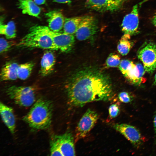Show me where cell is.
<instances>
[{
    "instance_id": "603a6c76",
    "label": "cell",
    "mask_w": 156,
    "mask_h": 156,
    "mask_svg": "<svg viewBox=\"0 0 156 156\" xmlns=\"http://www.w3.org/2000/svg\"><path fill=\"white\" fill-rule=\"evenodd\" d=\"M135 65V64L132 61L123 60L121 61L118 67L121 73L127 78Z\"/></svg>"
},
{
    "instance_id": "7c38bea8",
    "label": "cell",
    "mask_w": 156,
    "mask_h": 156,
    "mask_svg": "<svg viewBox=\"0 0 156 156\" xmlns=\"http://www.w3.org/2000/svg\"><path fill=\"white\" fill-rule=\"evenodd\" d=\"M53 138L57 141L63 156L75 155L74 140L71 133L55 135Z\"/></svg>"
},
{
    "instance_id": "d6986e66",
    "label": "cell",
    "mask_w": 156,
    "mask_h": 156,
    "mask_svg": "<svg viewBox=\"0 0 156 156\" xmlns=\"http://www.w3.org/2000/svg\"><path fill=\"white\" fill-rule=\"evenodd\" d=\"M84 16L65 18L64 24L63 32L73 35L77 30Z\"/></svg>"
},
{
    "instance_id": "9c48e42d",
    "label": "cell",
    "mask_w": 156,
    "mask_h": 156,
    "mask_svg": "<svg viewBox=\"0 0 156 156\" xmlns=\"http://www.w3.org/2000/svg\"><path fill=\"white\" fill-rule=\"evenodd\" d=\"M98 28L97 20L91 16H84L75 35L80 41L90 38L96 33Z\"/></svg>"
},
{
    "instance_id": "83f0119b",
    "label": "cell",
    "mask_w": 156,
    "mask_h": 156,
    "mask_svg": "<svg viewBox=\"0 0 156 156\" xmlns=\"http://www.w3.org/2000/svg\"><path fill=\"white\" fill-rule=\"evenodd\" d=\"M119 112V107L117 104H113L109 107V113L110 117L111 118H114L117 117Z\"/></svg>"
},
{
    "instance_id": "cb8c5ba5",
    "label": "cell",
    "mask_w": 156,
    "mask_h": 156,
    "mask_svg": "<svg viewBox=\"0 0 156 156\" xmlns=\"http://www.w3.org/2000/svg\"><path fill=\"white\" fill-rule=\"evenodd\" d=\"M120 62V58L118 55L111 53L107 58L106 64L108 67H116L119 66Z\"/></svg>"
},
{
    "instance_id": "44dd1931",
    "label": "cell",
    "mask_w": 156,
    "mask_h": 156,
    "mask_svg": "<svg viewBox=\"0 0 156 156\" xmlns=\"http://www.w3.org/2000/svg\"><path fill=\"white\" fill-rule=\"evenodd\" d=\"M0 33L8 39L13 38L16 36V26L13 21H10L6 24L0 23Z\"/></svg>"
},
{
    "instance_id": "d6a6232c",
    "label": "cell",
    "mask_w": 156,
    "mask_h": 156,
    "mask_svg": "<svg viewBox=\"0 0 156 156\" xmlns=\"http://www.w3.org/2000/svg\"><path fill=\"white\" fill-rule=\"evenodd\" d=\"M153 84L154 85H156V74H155L154 77V81Z\"/></svg>"
},
{
    "instance_id": "1f68e13d",
    "label": "cell",
    "mask_w": 156,
    "mask_h": 156,
    "mask_svg": "<svg viewBox=\"0 0 156 156\" xmlns=\"http://www.w3.org/2000/svg\"><path fill=\"white\" fill-rule=\"evenodd\" d=\"M151 22L153 24L155 27H156V13L153 16Z\"/></svg>"
},
{
    "instance_id": "4316f807",
    "label": "cell",
    "mask_w": 156,
    "mask_h": 156,
    "mask_svg": "<svg viewBox=\"0 0 156 156\" xmlns=\"http://www.w3.org/2000/svg\"><path fill=\"white\" fill-rule=\"evenodd\" d=\"M118 96L119 100L123 103H127L130 102L133 99V96L131 94L127 92H120Z\"/></svg>"
},
{
    "instance_id": "3957f363",
    "label": "cell",
    "mask_w": 156,
    "mask_h": 156,
    "mask_svg": "<svg viewBox=\"0 0 156 156\" xmlns=\"http://www.w3.org/2000/svg\"><path fill=\"white\" fill-rule=\"evenodd\" d=\"M17 45L22 48L57 50L50 37L37 25L30 28L28 33L21 40Z\"/></svg>"
},
{
    "instance_id": "ba28073f",
    "label": "cell",
    "mask_w": 156,
    "mask_h": 156,
    "mask_svg": "<svg viewBox=\"0 0 156 156\" xmlns=\"http://www.w3.org/2000/svg\"><path fill=\"white\" fill-rule=\"evenodd\" d=\"M99 118L97 113L88 109L80 120L76 128L75 141L85 137L93 128Z\"/></svg>"
},
{
    "instance_id": "8fae6325",
    "label": "cell",
    "mask_w": 156,
    "mask_h": 156,
    "mask_svg": "<svg viewBox=\"0 0 156 156\" xmlns=\"http://www.w3.org/2000/svg\"><path fill=\"white\" fill-rule=\"evenodd\" d=\"M125 0H86V6L100 12H113L122 7Z\"/></svg>"
},
{
    "instance_id": "9a60e30c",
    "label": "cell",
    "mask_w": 156,
    "mask_h": 156,
    "mask_svg": "<svg viewBox=\"0 0 156 156\" xmlns=\"http://www.w3.org/2000/svg\"><path fill=\"white\" fill-rule=\"evenodd\" d=\"M55 62L53 53L50 50H47L43 54L41 61V75L45 76L50 74L53 70Z\"/></svg>"
},
{
    "instance_id": "ffe728a7",
    "label": "cell",
    "mask_w": 156,
    "mask_h": 156,
    "mask_svg": "<svg viewBox=\"0 0 156 156\" xmlns=\"http://www.w3.org/2000/svg\"><path fill=\"white\" fill-rule=\"evenodd\" d=\"M131 35L124 34L122 36L117 45V50L122 55L128 54L133 46L130 40Z\"/></svg>"
},
{
    "instance_id": "d4e9b609",
    "label": "cell",
    "mask_w": 156,
    "mask_h": 156,
    "mask_svg": "<svg viewBox=\"0 0 156 156\" xmlns=\"http://www.w3.org/2000/svg\"><path fill=\"white\" fill-rule=\"evenodd\" d=\"M0 53H3L8 50L14 44V42L13 41H9L3 38L0 39Z\"/></svg>"
},
{
    "instance_id": "5bb4252c",
    "label": "cell",
    "mask_w": 156,
    "mask_h": 156,
    "mask_svg": "<svg viewBox=\"0 0 156 156\" xmlns=\"http://www.w3.org/2000/svg\"><path fill=\"white\" fill-rule=\"evenodd\" d=\"M0 112L2 120L12 133H14L15 119L13 109L3 103H0Z\"/></svg>"
},
{
    "instance_id": "277c9868",
    "label": "cell",
    "mask_w": 156,
    "mask_h": 156,
    "mask_svg": "<svg viewBox=\"0 0 156 156\" xmlns=\"http://www.w3.org/2000/svg\"><path fill=\"white\" fill-rule=\"evenodd\" d=\"M6 92L10 98L20 106L28 107L35 101V89L30 86H12L7 89Z\"/></svg>"
},
{
    "instance_id": "484cf974",
    "label": "cell",
    "mask_w": 156,
    "mask_h": 156,
    "mask_svg": "<svg viewBox=\"0 0 156 156\" xmlns=\"http://www.w3.org/2000/svg\"><path fill=\"white\" fill-rule=\"evenodd\" d=\"M50 153L51 156H63L57 141L54 138L50 142Z\"/></svg>"
},
{
    "instance_id": "f1b7e54d",
    "label": "cell",
    "mask_w": 156,
    "mask_h": 156,
    "mask_svg": "<svg viewBox=\"0 0 156 156\" xmlns=\"http://www.w3.org/2000/svg\"><path fill=\"white\" fill-rule=\"evenodd\" d=\"M153 124L155 133V142L156 144V112H155L154 116Z\"/></svg>"
},
{
    "instance_id": "7a4b0ae2",
    "label": "cell",
    "mask_w": 156,
    "mask_h": 156,
    "mask_svg": "<svg viewBox=\"0 0 156 156\" xmlns=\"http://www.w3.org/2000/svg\"><path fill=\"white\" fill-rule=\"evenodd\" d=\"M52 110V105L50 101L38 99L23 119L32 128L46 129L51 125Z\"/></svg>"
},
{
    "instance_id": "30bf717a",
    "label": "cell",
    "mask_w": 156,
    "mask_h": 156,
    "mask_svg": "<svg viewBox=\"0 0 156 156\" xmlns=\"http://www.w3.org/2000/svg\"><path fill=\"white\" fill-rule=\"evenodd\" d=\"M114 128L123 135L136 148L143 142V138L140 131L134 126L126 123L116 124Z\"/></svg>"
},
{
    "instance_id": "2e32d148",
    "label": "cell",
    "mask_w": 156,
    "mask_h": 156,
    "mask_svg": "<svg viewBox=\"0 0 156 156\" xmlns=\"http://www.w3.org/2000/svg\"><path fill=\"white\" fill-rule=\"evenodd\" d=\"M16 5L23 14L39 17L41 12L40 8L32 0H16Z\"/></svg>"
},
{
    "instance_id": "8992f818",
    "label": "cell",
    "mask_w": 156,
    "mask_h": 156,
    "mask_svg": "<svg viewBox=\"0 0 156 156\" xmlns=\"http://www.w3.org/2000/svg\"><path fill=\"white\" fill-rule=\"evenodd\" d=\"M39 28L52 39L57 50L67 52L72 49L75 42L73 35L63 32H55L51 30L48 27L38 25Z\"/></svg>"
},
{
    "instance_id": "ac0fdd59",
    "label": "cell",
    "mask_w": 156,
    "mask_h": 156,
    "mask_svg": "<svg viewBox=\"0 0 156 156\" xmlns=\"http://www.w3.org/2000/svg\"><path fill=\"white\" fill-rule=\"evenodd\" d=\"M145 71L143 65L140 63H137L127 79L134 85H140L146 81L145 78L143 77Z\"/></svg>"
},
{
    "instance_id": "6da1fadb",
    "label": "cell",
    "mask_w": 156,
    "mask_h": 156,
    "mask_svg": "<svg viewBox=\"0 0 156 156\" xmlns=\"http://www.w3.org/2000/svg\"><path fill=\"white\" fill-rule=\"evenodd\" d=\"M67 91L70 103L75 107L94 101H108L113 94L108 76L92 68L75 73L68 85Z\"/></svg>"
},
{
    "instance_id": "4fadbf2b",
    "label": "cell",
    "mask_w": 156,
    "mask_h": 156,
    "mask_svg": "<svg viewBox=\"0 0 156 156\" xmlns=\"http://www.w3.org/2000/svg\"><path fill=\"white\" fill-rule=\"evenodd\" d=\"M49 28L55 32H59L63 28L65 18L58 10L49 11L45 14Z\"/></svg>"
},
{
    "instance_id": "f546056e",
    "label": "cell",
    "mask_w": 156,
    "mask_h": 156,
    "mask_svg": "<svg viewBox=\"0 0 156 156\" xmlns=\"http://www.w3.org/2000/svg\"><path fill=\"white\" fill-rule=\"evenodd\" d=\"M53 1L61 3H70L71 0H51Z\"/></svg>"
},
{
    "instance_id": "7402d4cb",
    "label": "cell",
    "mask_w": 156,
    "mask_h": 156,
    "mask_svg": "<svg viewBox=\"0 0 156 156\" xmlns=\"http://www.w3.org/2000/svg\"><path fill=\"white\" fill-rule=\"evenodd\" d=\"M34 66L32 62L19 64L17 70L18 78L23 80L27 79L31 75Z\"/></svg>"
},
{
    "instance_id": "5b68a950",
    "label": "cell",
    "mask_w": 156,
    "mask_h": 156,
    "mask_svg": "<svg viewBox=\"0 0 156 156\" xmlns=\"http://www.w3.org/2000/svg\"><path fill=\"white\" fill-rule=\"evenodd\" d=\"M137 55L146 71L152 73L156 70V44L153 41H145L139 48Z\"/></svg>"
},
{
    "instance_id": "e0dca14e",
    "label": "cell",
    "mask_w": 156,
    "mask_h": 156,
    "mask_svg": "<svg viewBox=\"0 0 156 156\" xmlns=\"http://www.w3.org/2000/svg\"><path fill=\"white\" fill-rule=\"evenodd\" d=\"M18 65L14 62L6 63L1 68V81L14 80L18 79L17 70Z\"/></svg>"
},
{
    "instance_id": "4dcf8cb0",
    "label": "cell",
    "mask_w": 156,
    "mask_h": 156,
    "mask_svg": "<svg viewBox=\"0 0 156 156\" xmlns=\"http://www.w3.org/2000/svg\"><path fill=\"white\" fill-rule=\"evenodd\" d=\"M34 2L38 5H40L44 4L46 0H33Z\"/></svg>"
},
{
    "instance_id": "52a82bcc",
    "label": "cell",
    "mask_w": 156,
    "mask_h": 156,
    "mask_svg": "<svg viewBox=\"0 0 156 156\" xmlns=\"http://www.w3.org/2000/svg\"><path fill=\"white\" fill-rule=\"evenodd\" d=\"M148 0H143L135 4L131 12L124 17L121 24L122 30L124 34L132 36L138 32L139 10L143 3Z\"/></svg>"
}]
</instances>
